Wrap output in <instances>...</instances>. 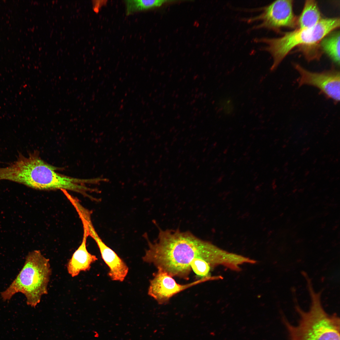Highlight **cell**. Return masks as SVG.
<instances>
[{
    "label": "cell",
    "instance_id": "4fadbf2b",
    "mask_svg": "<svg viewBox=\"0 0 340 340\" xmlns=\"http://www.w3.org/2000/svg\"><path fill=\"white\" fill-rule=\"evenodd\" d=\"M165 1L163 0H125L126 14L128 15L136 12L160 6Z\"/></svg>",
    "mask_w": 340,
    "mask_h": 340
},
{
    "label": "cell",
    "instance_id": "7c38bea8",
    "mask_svg": "<svg viewBox=\"0 0 340 340\" xmlns=\"http://www.w3.org/2000/svg\"><path fill=\"white\" fill-rule=\"evenodd\" d=\"M321 49L336 63L340 64V32L333 33L326 36L319 44Z\"/></svg>",
    "mask_w": 340,
    "mask_h": 340
},
{
    "label": "cell",
    "instance_id": "8992f818",
    "mask_svg": "<svg viewBox=\"0 0 340 340\" xmlns=\"http://www.w3.org/2000/svg\"><path fill=\"white\" fill-rule=\"evenodd\" d=\"M259 14L247 20L252 22L261 21L254 28H266L279 31L283 27L295 28L298 26V18L293 10V1L278 0L261 8Z\"/></svg>",
    "mask_w": 340,
    "mask_h": 340
},
{
    "label": "cell",
    "instance_id": "6da1fadb",
    "mask_svg": "<svg viewBox=\"0 0 340 340\" xmlns=\"http://www.w3.org/2000/svg\"><path fill=\"white\" fill-rule=\"evenodd\" d=\"M148 245L143 257L144 262L172 277L185 280L189 279L192 263L197 258L204 259L212 268L219 265L227 266L230 262L229 252L189 231L160 229L156 240L148 241Z\"/></svg>",
    "mask_w": 340,
    "mask_h": 340
},
{
    "label": "cell",
    "instance_id": "277c9868",
    "mask_svg": "<svg viewBox=\"0 0 340 340\" xmlns=\"http://www.w3.org/2000/svg\"><path fill=\"white\" fill-rule=\"evenodd\" d=\"M310 296L311 303L307 312L297 305L296 310L300 319L297 326L284 320L291 340H340V319L334 314H328L321 302V292L314 290L311 280L305 277Z\"/></svg>",
    "mask_w": 340,
    "mask_h": 340
},
{
    "label": "cell",
    "instance_id": "9c48e42d",
    "mask_svg": "<svg viewBox=\"0 0 340 340\" xmlns=\"http://www.w3.org/2000/svg\"><path fill=\"white\" fill-rule=\"evenodd\" d=\"M85 223L89 236L96 243L103 259L109 268V276L113 280L123 281L128 272V266L117 254L102 241L95 230L91 219H86Z\"/></svg>",
    "mask_w": 340,
    "mask_h": 340
},
{
    "label": "cell",
    "instance_id": "5bb4252c",
    "mask_svg": "<svg viewBox=\"0 0 340 340\" xmlns=\"http://www.w3.org/2000/svg\"><path fill=\"white\" fill-rule=\"evenodd\" d=\"M191 270L199 277L202 278L210 276L209 272L212 268L210 264L203 259H195L190 266Z\"/></svg>",
    "mask_w": 340,
    "mask_h": 340
},
{
    "label": "cell",
    "instance_id": "52a82bcc",
    "mask_svg": "<svg viewBox=\"0 0 340 340\" xmlns=\"http://www.w3.org/2000/svg\"><path fill=\"white\" fill-rule=\"evenodd\" d=\"M295 69L300 75L299 86L304 85L315 87L328 98L335 102L340 100V73L331 70L322 72L309 71L298 64H294Z\"/></svg>",
    "mask_w": 340,
    "mask_h": 340
},
{
    "label": "cell",
    "instance_id": "8fae6325",
    "mask_svg": "<svg viewBox=\"0 0 340 340\" xmlns=\"http://www.w3.org/2000/svg\"><path fill=\"white\" fill-rule=\"evenodd\" d=\"M322 19L317 3L306 0L302 13L298 18L299 28H309L315 26Z\"/></svg>",
    "mask_w": 340,
    "mask_h": 340
},
{
    "label": "cell",
    "instance_id": "7a4b0ae2",
    "mask_svg": "<svg viewBox=\"0 0 340 340\" xmlns=\"http://www.w3.org/2000/svg\"><path fill=\"white\" fill-rule=\"evenodd\" d=\"M56 169L42 160L36 151L27 156L20 152L15 161L5 167L4 175L6 180L36 189H60L83 194L89 190L85 184L93 182L92 179L78 178L61 174Z\"/></svg>",
    "mask_w": 340,
    "mask_h": 340
},
{
    "label": "cell",
    "instance_id": "30bf717a",
    "mask_svg": "<svg viewBox=\"0 0 340 340\" xmlns=\"http://www.w3.org/2000/svg\"><path fill=\"white\" fill-rule=\"evenodd\" d=\"M82 224L83 234L81 243L73 253L67 265L68 272L72 277L77 276L81 271L89 270L91 264L98 260L95 255L90 253L87 250L86 242L89 235L86 225Z\"/></svg>",
    "mask_w": 340,
    "mask_h": 340
},
{
    "label": "cell",
    "instance_id": "3957f363",
    "mask_svg": "<svg viewBox=\"0 0 340 340\" xmlns=\"http://www.w3.org/2000/svg\"><path fill=\"white\" fill-rule=\"evenodd\" d=\"M340 26L339 18H322L314 27L298 28L284 33L278 38H261L255 40L257 42L265 43L264 48L272 56L273 63L270 69H275L293 49L299 47L308 59L311 60L312 50L318 53L319 43L333 30Z\"/></svg>",
    "mask_w": 340,
    "mask_h": 340
},
{
    "label": "cell",
    "instance_id": "5b68a950",
    "mask_svg": "<svg viewBox=\"0 0 340 340\" xmlns=\"http://www.w3.org/2000/svg\"><path fill=\"white\" fill-rule=\"evenodd\" d=\"M52 270L49 259L39 250L30 252L22 269L9 287L1 293L4 301L20 292L25 296L26 303L35 307L42 296L48 293V286Z\"/></svg>",
    "mask_w": 340,
    "mask_h": 340
},
{
    "label": "cell",
    "instance_id": "ba28073f",
    "mask_svg": "<svg viewBox=\"0 0 340 340\" xmlns=\"http://www.w3.org/2000/svg\"><path fill=\"white\" fill-rule=\"evenodd\" d=\"M213 280L212 277L203 278L189 284L177 283L173 277L167 273L158 270L150 282L148 294L159 304L168 302L173 296L181 292L198 284Z\"/></svg>",
    "mask_w": 340,
    "mask_h": 340
}]
</instances>
